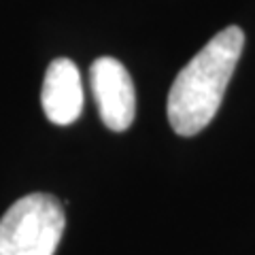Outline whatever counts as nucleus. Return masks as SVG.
Segmentation results:
<instances>
[{
    "instance_id": "obj_1",
    "label": "nucleus",
    "mask_w": 255,
    "mask_h": 255,
    "mask_svg": "<svg viewBox=\"0 0 255 255\" xmlns=\"http://www.w3.org/2000/svg\"><path fill=\"white\" fill-rule=\"evenodd\" d=\"M245 34L230 26L215 34L183 70L168 92V122L179 136H194L213 122L243 53Z\"/></svg>"
},
{
    "instance_id": "obj_2",
    "label": "nucleus",
    "mask_w": 255,
    "mask_h": 255,
    "mask_svg": "<svg viewBox=\"0 0 255 255\" xmlns=\"http://www.w3.org/2000/svg\"><path fill=\"white\" fill-rule=\"evenodd\" d=\"M64 228L66 215L58 198L28 194L0 219V255H53Z\"/></svg>"
},
{
    "instance_id": "obj_3",
    "label": "nucleus",
    "mask_w": 255,
    "mask_h": 255,
    "mask_svg": "<svg viewBox=\"0 0 255 255\" xmlns=\"http://www.w3.org/2000/svg\"><path fill=\"white\" fill-rule=\"evenodd\" d=\"M90 83L102 124L113 132L128 130L136 115V92L124 64L115 58H98L90 68Z\"/></svg>"
},
{
    "instance_id": "obj_4",
    "label": "nucleus",
    "mask_w": 255,
    "mask_h": 255,
    "mask_svg": "<svg viewBox=\"0 0 255 255\" xmlns=\"http://www.w3.org/2000/svg\"><path fill=\"white\" fill-rule=\"evenodd\" d=\"M41 105L45 117L55 126H70L81 117L83 85L77 64L68 58H58L49 64L43 81Z\"/></svg>"
}]
</instances>
